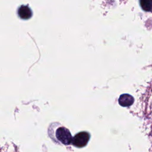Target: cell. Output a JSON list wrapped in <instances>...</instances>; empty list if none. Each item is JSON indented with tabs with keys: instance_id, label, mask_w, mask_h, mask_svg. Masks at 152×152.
Returning <instances> with one entry per match:
<instances>
[{
	"instance_id": "cell-5",
	"label": "cell",
	"mask_w": 152,
	"mask_h": 152,
	"mask_svg": "<svg viewBox=\"0 0 152 152\" xmlns=\"http://www.w3.org/2000/svg\"><path fill=\"white\" fill-rule=\"evenodd\" d=\"M140 7L145 12H150L152 10V0H139Z\"/></svg>"
},
{
	"instance_id": "cell-3",
	"label": "cell",
	"mask_w": 152,
	"mask_h": 152,
	"mask_svg": "<svg viewBox=\"0 0 152 152\" xmlns=\"http://www.w3.org/2000/svg\"><path fill=\"white\" fill-rule=\"evenodd\" d=\"M18 17L23 20H28L32 17L33 13L30 8L27 5H22L17 10Z\"/></svg>"
},
{
	"instance_id": "cell-1",
	"label": "cell",
	"mask_w": 152,
	"mask_h": 152,
	"mask_svg": "<svg viewBox=\"0 0 152 152\" xmlns=\"http://www.w3.org/2000/svg\"><path fill=\"white\" fill-rule=\"evenodd\" d=\"M56 137L57 140L62 144L68 145L72 142V137L69 129L64 127H59L56 131Z\"/></svg>"
},
{
	"instance_id": "cell-4",
	"label": "cell",
	"mask_w": 152,
	"mask_h": 152,
	"mask_svg": "<svg viewBox=\"0 0 152 152\" xmlns=\"http://www.w3.org/2000/svg\"><path fill=\"white\" fill-rule=\"evenodd\" d=\"M134 102V97L129 94H122L118 99L119 104L123 107L130 106L133 104Z\"/></svg>"
},
{
	"instance_id": "cell-2",
	"label": "cell",
	"mask_w": 152,
	"mask_h": 152,
	"mask_svg": "<svg viewBox=\"0 0 152 152\" xmlns=\"http://www.w3.org/2000/svg\"><path fill=\"white\" fill-rule=\"evenodd\" d=\"M90 139V135L87 132L82 131L76 134L72 138V144L74 146L81 148L87 145Z\"/></svg>"
}]
</instances>
